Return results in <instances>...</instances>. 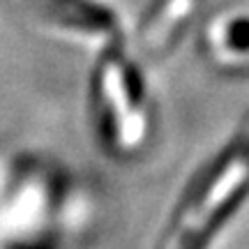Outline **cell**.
<instances>
[{
	"label": "cell",
	"mask_w": 249,
	"mask_h": 249,
	"mask_svg": "<svg viewBox=\"0 0 249 249\" xmlns=\"http://www.w3.org/2000/svg\"><path fill=\"white\" fill-rule=\"evenodd\" d=\"M249 196V118L187 182L152 249H214Z\"/></svg>",
	"instance_id": "cell-1"
},
{
	"label": "cell",
	"mask_w": 249,
	"mask_h": 249,
	"mask_svg": "<svg viewBox=\"0 0 249 249\" xmlns=\"http://www.w3.org/2000/svg\"><path fill=\"white\" fill-rule=\"evenodd\" d=\"M88 108L102 148L116 160H132L152 134V104L145 76L124 44L95 53Z\"/></svg>",
	"instance_id": "cell-2"
},
{
	"label": "cell",
	"mask_w": 249,
	"mask_h": 249,
	"mask_svg": "<svg viewBox=\"0 0 249 249\" xmlns=\"http://www.w3.org/2000/svg\"><path fill=\"white\" fill-rule=\"evenodd\" d=\"M44 33L92 53L124 44L123 18L97 0H18Z\"/></svg>",
	"instance_id": "cell-3"
},
{
	"label": "cell",
	"mask_w": 249,
	"mask_h": 249,
	"mask_svg": "<svg viewBox=\"0 0 249 249\" xmlns=\"http://www.w3.org/2000/svg\"><path fill=\"white\" fill-rule=\"evenodd\" d=\"M203 53L219 70H249V14L214 17L203 30Z\"/></svg>",
	"instance_id": "cell-4"
},
{
	"label": "cell",
	"mask_w": 249,
	"mask_h": 249,
	"mask_svg": "<svg viewBox=\"0 0 249 249\" xmlns=\"http://www.w3.org/2000/svg\"><path fill=\"white\" fill-rule=\"evenodd\" d=\"M194 12L196 0H161L145 17L139 30V37H136L139 51L152 60L169 55L182 37Z\"/></svg>",
	"instance_id": "cell-5"
},
{
	"label": "cell",
	"mask_w": 249,
	"mask_h": 249,
	"mask_svg": "<svg viewBox=\"0 0 249 249\" xmlns=\"http://www.w3.org/2000/svg\"><path fill=\"white\" fill-rule=\"evenodd\" d=\"M0 249H35V247H21V245H5V247Z\"/></svg>",
	"instance_id": "cell-6"
}]
</instances>
